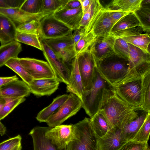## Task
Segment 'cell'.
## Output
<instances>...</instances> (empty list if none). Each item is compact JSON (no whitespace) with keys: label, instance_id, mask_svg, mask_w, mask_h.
I'll list each match as a JSON object with an SVG mask.
<instances>
[{"label":"cell","instance_id":"1","mask_svg":"<svg viewBox=\"0 0 150 150\" xmlns=\"http://www.w3.org/2000/svg\"><path fill=\"white\" fill-rule=\"evenodd\" d=\"M141 108L130 106L121 99L113 89L107 96L99 111L110 127L122 129L138 115Z\"/></svg>","mask_w":150,"mask_h":150},{"label":"cell","instance_id":"2","mask_svg":"<svg viewBox=\"0 0 150 150\" xmlns=\"http://www.w3.org/2000/svg\"><path fill=\"white\" fill-rule=\"evenodd\" d=\"M96 68L101 77L112 86L131 76L138 74L131 69L129 61L115 54L96 62Z\"/></svg>","mask_w":150,"mask_h":150},{"label":"cell","instance_id":"3","mask_svg":"<svg viewBox=\"0 0 150 150\" xmlns=\"http://www.w3.org/2000/svg\"><path fill=\"white\" fill-rule=\"evenodd\" d=\"M113 89L95 68L92 88L83 93L81 99L82 107L90 118L98 112L105 98Z\"/></svg>","mask_w":150,"mask_h":150},{"label":"cell","instance_id":"4","mask_svg":"<svg viewBox=\"0 0 150 150\" xmlns=\"http://www.w3.org/2000/svg\"><path fill=\"white\" fill-rule=\"evenodd\" d=\"M145 73L131 76L112 86L116 94L130 106L141 108L143 103V78Z\"/></svg>","mask_w":150,"mask_h":150},{"label":"cell","instance_id":"5","mask_svg":"<svg viewBox=\"0 0 150 150\" xmlns=\"http://www.w3.org/2000/svg\"><path fill=\"white\" fill-rule=\"evenodd\" d=\"M74 125L78 139L69 142L66 150H99L98 138L92 128L90 118L86 117Z\"/></svg>","mask_w":150,"mask_h":150},{"label":"cell","instance_id":"6","mask_svg":"<svg viewBox=\"0 0 150 150\" xmlns=\"http://www.w3.org/2000/svg\"><path fill=\"white\" fill-rule=\"evenodd\" d=\"M82 107L81 100L74 94L70 93L67 100L46 122L48 127H52L62 125L76 115Z\"/></svg>","mask_w":150,"mask_h":150},{"label":"cell","instance_id":"7","mask_svg":"<svg viewBox=\"0 0 150 150\" xmlns=\"http://www.w3.org/2000/svg\"><path fill=\"white\" fill-rule=\"evenodd\" d=\"M39 22V36L40 40L63 37L72 32L74 30L56 19L52 14L44 17Z\"/></svg>","mask_w":150,"mask_h":150},{"label":"cell","instance_id":"8","mask_svg":"<svg viewBox=\"0 0 150 150\" xmlns=\"http://www.w3.org/2000/svg\"><path fill=\"white\" fill-rule=\"evenodd\" d=\"M42 51L55 78L60 82L67 85L69 83L71 68L59 57L44 42L40 40Z\"/></svg>","mask_w":150,"mask_h":150},{"label":"cell","instance_id":"9","mask_svg":"<svg viewBox=\"0 0 150 150\" xmlns=\"http://www.w3.org/2000/svg\"><path fill=\"white\" fill-rule=\"evenodd\" d=\"M72 32L60 37L43 39L44 42L65 62L72 61L76 56L72 38Z\"/></svg>","mask_w":150,"mask_h":150},{"label":"cell","instance_id":"10","mask_svg":"<svg viewBox=\"0 0 150 150\" xmlns=\"http://www.w3.org/2000/svg\"><path fill=\"white\" fill-rule=\"evenodd\" d=\"M46 137L59 149L66 148L70 142L78 139L74 124L61 125L50 127L45 133Z\"/></svg>","mask_w":150,"mask_h":150},{"label":"cell","instance_id":"11","mask_svg":"<svg viewBox=\"0 0 150 150\" xmlns=\"http://www.w3.org/2000/svg\"><path fill=\"white\" fill-rule=\"evenodd\" d=\"M83 93L92 88L96 61L89 49L76 56Z\"/></svg>","mask_w":150,"mask_h":150},{"label":"cell","instance_id":"12","mask_svg":"<svg viewBox=\"0 0 150 150\" xmlns=\"http://www.w3.org/2000/svg\"><path fill=\"white\" fill-rule=\"evenodd\" d=\"M19 60L28 74L34 79L55 78L47 62L30 58H19Z\"/></svg>","mask_w":150,"mask_h":150},{"label":"cell","instance_id":"13","mask_svg":"<svg viewBox=\"0 0 150 150\" xmlns=\"http://www.w3.org/2000/svg\"><path fill=\"white\" fill-rule=\"evenodd\" d=\"M115 24L103 7L85 28V33L91 32L96 38L106 37L110 34Z\"/></svg>","mask_w":150,"mask_h":150},{"label":"cell","instance_id":"14","mask_svg":"<svg viewBox=\"0 0 150 150\" xmlns=\"http://www.w3.org/2000/svg\"><path fill=\"white\" fill-rule=\"evenodd\" d=\"M116 38L111 35L96 38L89 50L96 62L115 54L114 45Z\"/></svg>","mask_w":150,"mask_h":150},{"label":"cell","instance_id":"15","mask_svg":"<svg viewBox=\"0 0 150 150\" xmlns=\"http://www.w3.org/2000/svg\"><path fill=\"white\" fill-rule=\"evenodd\" d=\"M127 142L122 137L121 129L113 127L98 139V144L99 150H118Z\"/></svg>","mask_w":150,"mask_h":150},{"label":"cell","instance_id":"16","mask_svg":"<svg viewBox=\"0 0 150 150\" xmlns=\"http://www.w3.org/2000/svg\"><path fill=\"white\" fill-rule=\"evenodd\" d=\"M59 82L56 78L33 79L28 85L31 93L37 97L50 96L58 88Z\"/></svg>","mask_w":150,"mask_h":150},{"label":"cell","instance_id":"17","mask_svg":"<svg viewBox=\"0 0 150 150\" xmlns=\"http://www.w3.org/2000/svg\"><path fill=\"white\" fill-rule=\"evenodd\" d=\"M49 127L36 126L29 133L32 137L33 143V150H66V148L59 149L45 135Z\"/></svg>","mask_w":150,"mask_h":150},{"label":"cell","instance_id":"18","mask_svg":"<svg viewBox=\"0 0 150 150\" xmlns=\"http://www.w3.org/2000/svg\"><path fill=\"white\" fill-rule=\"evenodd\" d=\"M83 15L81 6L73 9H66L61 7L52 14L55 18L73 30L79 27Z\"/></svg>","mask_w":150,"mask_h":150},{"label":"cell","instance_id":"19","mask_svg":"<svg viewBox=\"0 0 150 150\" xmlns=\"http://www.w3.org/2000/svg\"><path fill=\"white\" fill-rule=\"evenodd\" d=\"M30 93L28 85L19 79L11 82L0 88V95L4 98L25 97Z\"/></svg>","mask_w":150,"mask_h":150},{"label":"cell","instance_id":"20","mask_svg":"<svg viewBox=\"0 0 150 150\" xmlns=\"http://www.w3.org/2000/svg\"><path fill=\"white\" fill-rule=\"evenodd\" d=\"M0 13L19 24L33 20L40 21L44 17L49 15L43 13L36 14H29L22 11L19 8H0Z\"/></svg>","mask_w":150,"mask_h":150},{"label":"cell","instance_id":"21","mask_svg":"<svg viewBox=\"0 0 150 150\" xmlns=\"http://www.w3.org/2000/svg\"><path fill=\"white\" fill-rule=\"evenodd\" d=\"M66 88L67 92L74 94L81 100L84 91L76 56L71 61L69 83Z\"/></svg>","mask_w":150,"mask_h":150},{"label":"cell","instance_id":"22","mask_svg":"<svg viewBox=\"0 0 150 150\" xmlns=\"http://www.w3.org/2000/svg\"><path fill=\"white\" fill-rule=\"evenodd\" d=\"M129 45L130 66L133 71L137 73L144 66L150 63V54L131 44L129 43Z\"/></svg>","mask_w":150,"mask_h":150},{"label":"cell","instance_id":"23","mask_svg":"<svg viewBox=\"0 0 150 150\" xmlns=\"http://www.w3.org/2000/svg\"><path fill=\"white\" fill-rule=\"evenodd\" d=\"M149 113L150 112L140 109L137 116L121 129L122 135L125 140L127 141L133 140Z\"/></svg>","mask_w":150,"mask_h":150},{"label":"cell","instance_id":"24","mask_svg":"<svg viewBox=\"0 0 150 150\" xmlns=\"http://www.w3.org/2000/svg\"><path fill=\"white\" fill-rule=\"evenodd\" d=\"M16 27L14 22L8 17L0 13V42L1 45L15 40L17 32Z\"/></svg>","mask_w":150,"mask_h":150},{"label":"cell","instance_id":"25","mask_svg":"<svg viewBox=\"0 0 150 150\" xmlns=\"http://www.w3.org/2000/svg\"><path fill=\"white\" fill-rule=\"evenodd\" d=\"M21 44L14 40L0 46V67L5 65L10 59L18 57L22 51Z\"/></svg>","mask_w":150,"mask_h":150},{"label":"cell","instance_id":"26","mask_svg":"<svg viewBox=\"0 0 150 150\" xmlns=\"http://www.w3.org/2000/svg\"><path fill=\"white\" fill-rule=\"evenodd\" d=\"M69 94L59 96L53 99L51 104L40 111L36 118L40 122H46L55 113L68 99Z\"/></svg>","mask_w":150,"mask_h":150},{"label":"cell","instance_id":"27","mask_svg":"<svg viewBox=\"0 0 150 150\" xmlns=\"http://www.w3.org/2000/svg\"><path fill=\"white\" fill-rule=\"evenodd\" d=\"M142 1V0H114L105 8L134 13L140 8Z\"/></svg>","mask_w":150,"mask_h":150},{"label":"cell","instance_id":"28","mask_svg":"<svg viewBox=\"0 0 150 150\" xmlns=\"http://www.w3.org/2000/svg\"><path fill=\"white\" fill-rule=\"evenodd\" d=\"M90 122L94 132L98 139L105 135L111 128L100 111L90 118Z\"/></svg>","mask_w":150,"mask_h":150},{"label":"cell","instance_id":"29","mask_svg":"<svg viewBox=\"0 0 150 150\" xmlns=\"http://www.w3.org/2000/svg\"><path fill=\"white\" fill-rule=\"evenodd\" d=\"M141 26L139 20L135 13H131L122 18L114 25L111 34L127 28Z\"/></svg>","mask_w":150,"mask_h":150},{"label":"cell","instance_id":"30","mask_svg":"<svg viewBox=\"0 0 150 150\" xmlns=\"http://www.w3.org/2000/svg\"><path fill=\"white\" fill-rule=\"evenodd\" d=\"M150 0H144L138 10L134 12L141 23L144 32L149 34L150 32Z\"/></svg>","mask_w":150,"mask_h":150},{"label":"cell","instance_id":"31","mask_svg":"<svg viewBox=\"0 0 150 150\" xmlns=\"http://www.w3.org/2000/svg\"><path fill=\"white\" fill-rule=\"evenodd\" d=\"M121 38L128 43L139 48L144 52L150 54V34L145 33Z\"/></svg>","mask_w":150,"mask_h":150},{"label":"cell","instance_id":"32","mask_svg":"<svg viewBox=\"0 0 150 150\" xmlns=\"http://www.w3.org/2000/svg\"><path fill=\"white\" fill-rule=\"evenodd\" d=\"M103 7L99 0H92L89 8L83 15L79 27L85 29Z\"/></svg>","mask_w":150,"mask_h":150},{"label":"cell","instance_id":"33","mask_svg":"<svg viewBox=\"0 0 150 150\" xmlns=\"http://www.w3.org/2000/svg\"><path fill=\"white\" fill-rule=\"evenodd\" d=\"M5 65L15 72L28 85L33 80V79L28 74L20 62L18 57L10 59Z\"/></svg>","mask_w":150,"mask_h":150},{"label":"cell","instance_id":"34","mask_svg":"<svg viewBox=\"0 0 150 150\" xmlns=\"http://www.w3.org/2000/svg\"><path fill=\"white\" fill-rule=\"evenodd\" d=\"M15 40L31 45L42 51V48L39 35L36 34L17 31Z\"/></svg>","mask_w":150,"mask_h":150},{"label":"cell","instance_id":"35","mask_svg":"<svg viewBox=\"0 0 150 150\" xmlns=\"http://www.w3.org/2000/svg\"><path fill=\"white\" fill-rule=\"evenodd\" d=\"M142 109L150 112V71L147 72L143 78Z\"/></svg>","mask_w":150,"mask_h":150},{"label":"cell","instance_id":"36","mask_svg":"<svg viewBox=\"0 0 150 150\" xmlns=\"http://www.w3.org/2000/svg\"><path fill=\"white\" fill-rule=\"evenodd\" d=\"M96 38L91 32L85 33L74 45L76 56L88 50Z\"/></svg>","mask_w":150,"mask_h":150},{"label":"cell","instance_id":"37","mask_svg":"<svg viewBox=\"0 0 150 150\" xmlns=\"http://www.w3.org/2000/svg\"><path fill=\"white\" fill-rule=\"evenodd\" d=\"M6 102L0 112V121L10 114L18 105L26 100L25 97L5 98Z\"/></svg>","mask_w":150,"mask_h":150},{"label":"cell","instance_id":"38","mask_svg":"<svg viewBox=\"0 0 150 150\" xmlns=\"http://www.w3.org/2000/svg\"><path fill=\"white\" fill-rule=\"evenodd\" d=\"M68 0H42L41 13L52 14L65 5Z\"/></svg>","mask_w":150,"mask_h":150},{"label":"cell","instance_id":"39","mask_svg":"<svg viewBox=\"0 0 150 150\" xmlns=\"http://www.w3.org/2000/svg\"><path fill=\"white\" fill-rule=\"evenodd\" d=\"M150 132V113L142 126L135 135L133 140L140 142H147Z\"/></svg>","mask_w":150,"mask_h":150},{"label":"cell","instance_id":"40","mask_svg":"<svg viewBox=\"0 0 150 150\" xmlns=\"http://www.w3.org/2000/svg\"><path fill=\"white\" fill-rule=\"evenodd\" d=\"M42 0H25L20 9L28 13L36 14L41 13Z\"/></svg>","mask_w":150,"mask_h":150},{"label":"cell","instance_id":"41","mask_svg":"<svg viewBox=\"0 0 150 150\" xmlns=\"http://www.w3.org/2000/svg\"><path fill=\"white\" fill-rule=\"evenodd\" d=\"M114 51L115 55L129 61V43L122 38H116L114 45Z\"/></svg>","mask_w":150,"mask_h":150},{"label":"cell","instance_id":"42","mask_svg":"<svg viewBox=\"0 0 150 150\" xmlns=\"http://www.w3.org/2000/svg\"><path fill=\"white\" fill-rule=\"evenodd\" d=\"M39 22L40 21L33 20L23 23L19 24L16 27L17 31L35 34L39 35Z\"/></svg>","mask_w":150,"mask_h":150},{"label":"cell","instance_id":"43","mask_svg":"<svg viewBox=\"0 0 150 150\" xmlns=\"http://www.w3.org/2000/svg\"><path fill=\"white\" fill-rule=\"evenodd\" d=\"M144 32L141 26L127 28L110 34L116 38H122L142 34Z\"/></svg>","mask_w":150,"mask_h":150},{"label":"cell","instance_id":"44","mask_svg":"<svg viewBox=\"0 0 150 150\" xmlns=\"http://www.w3.org/2000/svg\"><path fill=\"white\" fill-rule=\"evenodd\" d=\"M147 142H140L134 140L127 141L118 150H146Z\"/></svg>","mask_w":150,"mask_h":150},{"label":"cell","instance_id":"45","mask_svg":"<svg viewBox=\"0 0 150 150\" xmlns=\"http://www.w3.org/2000/svg\"><path fill=\"white\" fill-rule=\"evenodd\" d=\"M22 137L18 135L5 140L0 143V150H5L9 148L21 143Z\"/></svg>","mask_w":150,"mask_h":150},{"label":"cell","instance_id":"46","mask_svg":"<svg viewBox=\"0 0 150 150\" xmlns=\"http://www.w3.org/2000/svg\"><path fill=\"white\" fill-rule=\"evenodd\" d=\"M108 12L111 20L115 24L122 18L131 13L120 11L115 10L104 8Z\"/></svg>","mask_w":150,"mask_h":150},{"label":"cell","instance_id":"47","mask_svg":"<svg viewBox=\"0 0 150 150\" xmlns=\"http://www.w3.org/2000/svg\"><path fill=\"white\" fill-rule=\"evenodd\" d=\"M25 0H0V8H20Z\"/></svg>","mask_w":150,"mask_h":150},{"label":"cell","instance_id":"48","mask_svg":"<svg viewBox=\"0 0 150 150\" xmlns=\"http://www.w3.org/2000/svg\"><path fill=\"white\" fill-rule=\"evenodd\" d=\"M72 34V38L75 45L85 34V29L79 27L74 30Z\"/></svg>","mask_w":150,"mask_h":150},{"label":"cell","instance_id":"49","mask_svg":"<svg viewBox=\"0 0 150 150\" xmlns=\"http://www.w3.org/2000/svg\"><path fill=\"white\" fill-rule=\"evenodd\" d=\"M81 6L79 0H68L67 3L61 7L66 9H73Z\"/></svg>","mask_w":150,"mask_h":150},{"label":"cell","instance_id":"50","mask_svg":"<svg viewBox=\"0 0 150 150\" xmlns=\"http://www.w3.org/2000/svg\"><path fill=\"white\" fill-rule=\"evenodd\" d=\"M19 79L16 75L7 77H0V88L12 81Z\"/></svg>","mask_w":150,"mask_h":150},{"label":"cell","instance_id":"51","mask_svg":"<svg viewBox=\"0 0 150 150\" xmlns=\"http://www.w3.org/2000/svg\"><path fill=\"white\" fill-rule=\"evenodd\" d=\"M83 14L88 9L92 0H79Z\"/></svg>","mask_w":150,"mask_h":150},{"label":"cell","instance_id":"52","mask_svg":"<svg viewBox=\"0 0 150 150\" xmlns=\"http://www.w3.org/2000/svg\"><path fill=\"white\" fill-rule=\"evenodd\" d=\"M6 127L0 121V135L3 136L6 134Z\"/></svg>","mask_w":150,"mask_h":150},{"label":"cell","instance_id":"53","mask_svg":"<svg viewBox=\"0 0 150 150\" xmlns=\"http://www.w3.org/2000/svg\"><path fill=\"white\" fill-rule=\"evenodd\" d=\"M22 146L21 144H20L17 145L9 148L5 150H21Z\"/></svg>","mask_w":150,"mask_h":150},{"label":"cell","instance_id":"54","mask_svg":"<svg viewBox=\"0 0 150 150\" xmlns=\"http://www.w3.org/2000/svg\"><path fill=\"white\" fill-rule=\"evenodd\" d=\"M5 98L0 95V112L6 103Z\"/></svg>","mask_w":150,"mask_h":150},{"label":"cell","instance_id":"55","mask_svg":"<svg viewBox=\"0 0 150 150\" xmlns=\"http://www.w3.org/2000/svg\"><path fill=\"white\" fill-rule=\"evenodd\" d=\"M146 150H150L149 148V146L148 147V148L146 149Z\"/></svg>","mask_w":150,"mask_h":150}]
</instances>
